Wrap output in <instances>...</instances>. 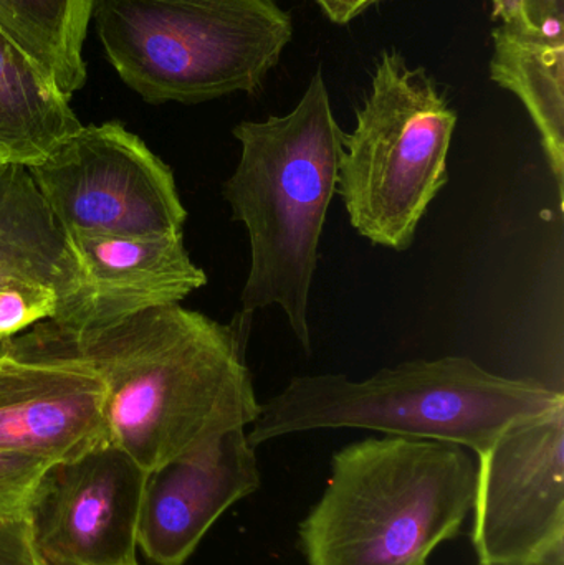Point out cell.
<instances>
[{"label": "cell", "mask_w": 564, "mask_h": 565, "mask_svg": "<svg viewBox=\"0 0 564 565\" xmlns=\"http://www.w3.org/2000/svg\"><path fill=\"white\" fill-rule=\"evenodd\" d=\"M7 164V162L2 161V158H0V166Z\"/></svg>", "instance_id": "obj_24"}, {"label": "cell", "mask_w": 564, "mask_h": 565, "mask_svg": "<svg viewBox=\"0 0 564 565\" xmlns=\"http://www.w3.org/2000/svg\"><path fill=\"white\" fill-rule=\"evenodd\" d=\"M257 448L235 428L148 475L138 546L158 565H184L215 521L260 488Z\"/></svg>", "instance_id": "obj_12"}, {"label": "cell", "mask_w": 564, "mask_h": 565, "mask_svg": "<svg viewBox=\"0 0 564 565\" xmlns=\"http://www.w3.org/2000/svg\"><path fill=\"white\" fill-rule=\"evenodd\" d=\"M0 565H52L36 546L29 513L0 520Z\"/></svg>", "instance_id": "obj_18"}, {"label": "cell", "mask_w": 564, "mask_h": 565, "mask_svg": "<svg viewBox=\"0 0 564 565\" xmlns=\"http://www.w3.org/2000/svg\"><path fill=\"white\" fill-rule=\"evenodd\" d=\"M252 316L224 324L169 305L73 339L102 377L108 444L149 475L251 427L260 411L245 358Z\"/></svg>", "instance_id": "obj_1"}, {"label": "cell", "mask_w": 564, "mask_h": 565, "mask_svg": "<svg viewBox=\"0 0 564 565\" xmlns=\"http://www.w3.org/2000/svg\"><path fill=\"white\" fill-rule=\"evenodd\" d=\"M63 258L65 235L29 169L0 166V339L52 318Z\"/></svg>", "instance_id": "obj_13"}, {"label": "cell", "mask_w": 564, "mask_h": 565, "mask_svg": "<svg viewBox=\"0 0 564 565\" xmlns=\"http://www.w3.org/2000/svg\"><path fill=\"white\" fill-rule=\"evenodd\" d=\"M49 73L0 30V158L23 168L42 162L82 128Z\"/></svg>", "instance_id": "obj_14"}, {"label": "cell", "mask_w": 564, "mask_h": 565, "mask_svg": "<svg viewBox=\"0 0 564 565\" xmlns=\"http://www.w3.org/2000/svg\"><path fill=\"white\" fill-rule=\"evenodd\" d=\"M98 0H0V30L72 96L86 82V32Z\"/></svg>", "instance_id": "obj_16"}, {"label": "cell", "mask_w": 564, "mask_h": 565, "mask_svg": "<svg viewBox=\"0 0 564 565\" xmlns=\"http://www.w3.org/2000/svg\"><path fill=\"white\" fill-rule=\"evenodd\" d=\"M457 113L423 66L384 52L371 92L343 132L337 192L354 231L373 245L406 252L449 182Z\"/></svg>", "instance_id": "obj_6"}, {"label": "cell", "mask_w": 564, "mask_h": 565, "mask_svg": "<svg viewBox=\"0 0 564 565\" xmlns=\"http://www.w3.org/2000/svg\"><path fill=\"white\" fill-rule=\"evenodd\" d=\"M52 461L0 451V520L29 513L36 487Z\"/></svg>", "instance_id": "obj_17"}, {"label": "cell", "mask_w": 564, "mask_h": 565, "mask_svg": "<svg viewBox=\"0 0 564 565\" xmlns=\"http://www.w3.org/2000/svg\"><path fill=\"white\" fill-rule=\"evenodd\" d=\"M232 132L242 152L222 195L251 242L242 312L278 306L310 354L311 286L343 152L323 72L311 76L288 115L244 121Z\"/></svg>", "instance_id": "obj_2"}, {"label": "cell", "mask_w": 564, "mask_h": 565, "mask_svg": "<svg viewBox=\"0 0 564 565\" xmlns=\"http://www.w3.org/2000/svg\"><path fill=\"white\" fill-rule=\"evenodd\" d=\"M108 444L105 387L73 339L43 321L0 354V451L58 463Z\"/></svg>", "instance_id": "obj_8"}, {"label": "cell", "mask_w": 564, "mask_h": 565, "mask_svg": "<svg viewBox=\"0 0 564 565\" xmlns=\"http://www.w3.org/2000/svg\"><path fill=\"white\" fill-rule=\"evenodd\" d=\"M136 565H139V564H136Z\"/></svg>", "instance_id": "obj_25"}, {"label": "cell", "mask_w": 564, "mask_h": 565, "mask_svg": "<svg viewBox=\"0 0 564 565\" xmlns=\"http://www.w3.org/2000/svg\"><path fill=\"white\" fill-rule=\"evenodd\" d=\"M321 7L328 19L337 25H347L357 19L364 9L380 0H315Z\"/></svg>", "instance_id": "obj_21"}, {"label": "cell", "mask_w": 564, "mask_h": 565, "mask_svg": "<svg viewBox=\"0 0 564 565\" xmlns=\"http://www.w3.org/2000/svg\"><path fill=\"white\" fill-rule=\"evenodd\" d=\"M525 15L536 35L564 43V0H525Z\"/></svg>", "instance_id": "obj_19"}, {"label": "cell", "mask_w": 564, "mask_h": 565, "mask_svg": "<svg viewBox=\"0 0 564 565\" xmlns=\"http://www.w3.org/2000/svg\"><path fill=\"white\" fill-rule=\"evenodd\" d=\"M558 408H564L562 391L447 355L381 369L366 381L297 375L260 404L247 438L257 448L287 435L358 428L460 445L479 457L507 428Z\"/></svg>", "instance_id": "obj_3"}, {"label": "cell", "mask_w": 564, "mask_h": 565, "mask_svg": "<svg viewBox=\"0 0 564 565\" xmlns=\"http://www.w3.org/2000/svg\"><path fill=\"white\" fill-rule=\"evenodd\" d=\"M540 565H564V547L555 551L553 554H550V556Z\"/></svg>", "instance_id": "obj_22"}, {"label": "cell", "mask_w": 564, "mask_h": 565, "mask_svg": "<svg viewBox=\"0 0 564 565\" xmlns=\"http://www.w3.org/2000/svg\"><path fill=\"white\" fill-rule=\"evenodd\" d=\"M479 565H540L564 547V408L507 428L477 457Z\"/></svg>", "instance_id": "obj_9"}, {"label": "cell", "mask_w": 564, "mask_h": 565, "mask_svg": "<svg viewBox=\"0 0 564 565\" xmlns=\"http://www.w3.org/2000/svg\"><path fill=\"white\" fill-rule=\"evenodd\" d=\"M65 235V258L49 324L76 339L139 312L179 305L207 285L182 234Z\"/></svg>", "instance_id": "obj_10"}, {"label": "cell", "mask_w": 564, "mask_h": 565, "mask_svg": "<svg viewBox=\"0 0 564 565\" xmlns=\"http://www.w3.org/2000/svg\"><path fill=\"white\" fill-rule=\"evenodd\" d=\"M148 473L111 445L46 468L29 508L52 565H136Z\"/></svg>", "instance_id": "obj_11"}, {"label": "cell", "mask_w": 564, "mask_h": 565, "mask_svg": "<svg viewBox=\"0 0 564 565\" xmlns=\"http://www.w3.org/2000/svg\"><path fill=\"white\" fill-rule=\"evenodd\" d=\"M9 339H0V354H2L3 351H6L7 345H9Z\"/></svg>", "instance_id": "obj_23"}, {"label": "cell", "mask_w": 564, "mask_h": 565, "mask_svg": "<svg viewBox=\"0 0 564 565\" xmlns=\"http://www.w3.org/2000/svg\"><path fill=\"white\" fill-rule=\"evenodd\" d=\"M477 457L460 445L366 438L331 458L298 527L308 565H427L472 513Z\"/></svg>", "instance_id": "obj_4"}, {"label": "cell", "mask_w": 564, "mask_h": 565, "mask_svg": "<svg viewBox=\"0 0 564 565\" xmlns=\"http://www.w3.org/2000/svg\"><path fill=\"white\" fill-rule=\"evenodd\" d=\"M29 169L63 234H182L171 169L119 122L82 126Z\"/></svg>", "instance_id": "obj_7"}, {"label": "cell", "mask_w": 564, "mask_h": 565, "mask_svg": "<svg viewBox=\"0 0 564 565\" xmlns=\"http://www.w3.org/2000/svg\"><path fill=\"white\" fill-rule=\"evenodd\" d=\"M93 17L123 82L155 105L257 93L294 36L277 0H98Z\"/></svg>", "instance_id": "obj_5"}, {"label": "cell", "mask_w": 564, "mask_h": 565, "mask_svg": "<svg viewBox=\"0 0 564 565\" xmlns=\"http://www.w3.org/2000/svg\"><path fill=\"white\" fill-rule=\"evenodd\" d=\"M492 7L493 17L500 20V25L512 32L536 35L526 22L525 0H492Z\"/></svg>", "instance_id": "obj_20"}, {"label": "cell", "mask_w": 564, "mask_h": 565, "mask_svg": "<svg viewBox=\"0 0 564 565\" xmlns=\"http://www.w3.org/2000/svg\"><path fill=\"white\" fill-rule=\"evenodd\" d=\"M492 39L490 78L512 92L535 122L563 207L564 43L512 32L503 25L493 30Z\"/></svg>", "instance_id": "obj_15"}]
</instances>
